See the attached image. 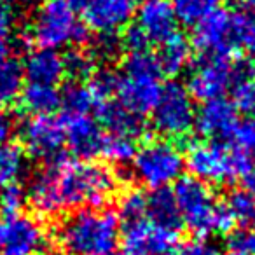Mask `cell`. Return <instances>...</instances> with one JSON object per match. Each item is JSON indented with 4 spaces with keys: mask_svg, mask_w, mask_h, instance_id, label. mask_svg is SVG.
Returning <instances> with one entry per match:
<instances>
[{
    "mask_svg": "<svg viewBox=\"0 0 255 255\" xmlns=\"http://www.w3.org/2000/svg\"><path fill=\"white\" fill-rule=\"evenodd\" d=\"M116 189L117 178L105 164L58 157L30 178L26 199L37 215L54 217L70 210L103 208Z\"/></svg>",
    "mask_w": 255,
    "mask_h": 255,
    "instance_id": "obj_1",
    "label": "cell"
},
{
    "mask_svg": "<svg viewBox=\"0 0 255 255\" xmlns=\"http://www.w3.org/2000/svg\"><path fill=\"white\" fill-rule=\"evenodd\" d=\"M119 217L107 208H82L56 227V243L65 255L112 252L119 240Z\"/></svg>",
    "mask_w": 255,
    "mask_h": 255,
    "instance_id": "obj_2",
    "label": "cell"
},
{
    "mask_svg": "<svg viewBox=\"0 0 255 255\" xmlns=\"http://www.w3.org/2000/svg\"><path fill=\"white\" fill-rule=\"evenodd\" d=\"M28 39L39 49L58 51L81 46L89 39L88 28L81 25L67 0H46L32 16Z\"/></svg>",
    "mask_w": 255,
    "mask_h": 255,
    "instance_id": "obj_3",
    "label": "cell"
},
{
    "mask_svg": "<svg viewBox=\"0 0 255 255\" xmlns=\"http://www.w3.org/2000/svg\"><path fill=\"white\" fill-rule=\"evenodd\" d=\"M252 21L240 9H215L196 25L192 44L206 58H229L243 46Z\"/></svg>",
    "mask_w": 255,
    "mask_h": 255,
    "instance_id": "obj_4",
    "label": "cell"
},
{
    "mask_svg": "<svg viewBox=\"0 0 255 255\" xmlns=\"http://www.w3.org/2000/svg\"><path fill=\"white\" fill-rule=\"evenodd\" d=\"M185 166L203 184L229 185L247 173L250 159L234 147L220 142H198L189 147Z\"/></svg>",
    "mask_w": 255,
    "mask_h": 255,
    "instance_id": "obj_5",
    "label": "cell"
},
{
    "mask_svg": "<svg viewBox=\"0 0 255 255\" xmlns=\"http://www.w3.org/2000/svg\"><path fill=\"white\" fill-rule=\"evenodd\" d=\"M185 159L180 149L170 140H152L135 152L131 173L145 187L164 189L182 178Z\"/></svg>",
    "mask_w": 255,
    "mask_h": 255,
    "instance_id": "obj_6",
    "label": "cell"
},
{
    "mask_svg": "<svg viewBox=\"0 0 255 255\" xmlns=\"http://www.w3.org/2000/svg\"><path fill=\"white\" fill-rule=\"evenodd\" d=\"M173 196L182 224L192 234L198 238L215 234L219 201L208 185L194 177H182L175 182Z\"/></svg>",
    "mask_w": 255,
    "mask_h": 255,
    "instance_id": "obj_7",
    "label": "cell"
},
{
    "mask_svg": "<svg viewBox=\"0 0 255 255\" xmlns=\"http://www.w3.org/2000/svg\"><path fill=\"white\" fill-rule=\"evenodd\" d=\"M196 121L194 100L180 82H168L152 110V124L159 135L182 140L192 131Z\"/></svg>",
    "mask_w": 255,
    "mask_h": 255,
    "instance_id": "obj_8",
    "label": "cell"
},
{
    "mask_svg": "<svg viewBox=\"0 0 255 255\" xmlns=\"http://www.w3.org/2000/svg\"><path fill=\"white\" fill-rule=\"evenodd\" d=\"M47 245V233L35 217L18 213L0 222L2 255H39Z\"/></svg>",
    "mask_w": 255,
    "mask_h": 255,
    "instance_id": "obj_9",
    "label": "cell"
},
{
    "mask_svg": "<svg viewBox=\"0 0 255 255\" xmlns=\"http://www.w3.org/2000/svg\"><path fill=\"white\" fill-rule=\"evenodd\" d=\"M178 231L157 226L149 219L128 222L123 227V255H173Z\"/></svg>",
    "mask_w": 255,
    "mask_h": 255,
    "instance_id": "obj_10",
    "label": "cell"
},
{
    "mask_svg": "<svg viewBox=\"0 0 255 255\" xmlns=\"http://www.w3.org/2000/svg\"><path fill=\"white\" fill-rule=\"evenodd\" d=\"M21 140L30 156L51 163L65 145V124L54 116H32L23 124Z\"/></svg>",
    "mask_w": 255,
    "mask_h": 255,
    "instance_id": "obj_11",
    "label": "cell"
},
{
    "mask_svg": "<svg viewBox=\"0 0 255 255\" xmlns=\"http://www.w3.org/2000/svg\"><path fill=\"white\" fill-rule=\"evenodd\" d=\"M233 86V65L227 58H206L191 72L187 81V91L192 100L210 102L222 98V95Z\"/></svg>",
    "mask_w": 255,
    "mask_h": 255,
    "instance_id": "obj_12",
    "label": "cell"
},
{
    "mask_svg": "<svg viewBox=\"0 0 255 255\" xmlns=\"http://www.w3.org/2000/svg\"><path fill=\"white\" fill-rule=\"evenodd\" d=\"M138 0H93L86 7V25L98 35H117L136 14Z\"/></svg>",
    "mask_w": 255,
    "mask_h": 255,
    "instance_id": "obj_13",
    "label": "cell"
},
{
    "mask_svg": "<svg viewBox=\"0 0 255 255\" xmlns=\"http://www.w3.org/2000/svg\"><path fill=\"white\" fill-rule=\"evenodd\" d=\"M135 16L147 42L163 44L177 33L178 19L171 0H140Z\"/></svg>",
    "mask_w": 255,
    "mask_h": 255,
    "instance_id": "obj_14",
    "label": "cell"
},
{
    "mask_svg": "<svg viewBox=\"0 0 255 255\" xmlns=\"http://www.w3.org/2000/svg\"><path fill=\"white\" fill-rule=\"evenodd\" d=\"M159 77L152 75H124L117 84V100L126 110L135 116H145L152 112L161 96Z\"/></svg>",
    "mask_w": 255,
    "mask_h": 255,
    "instance_id": "obj_15",
    "label": "cell"
},
{
    "mask_svg": "<svg viewBox=\"0 0 255 255\" xmlns=\"http://www.w3.org/2000/svg\"><path fill=\"white\" fill-rule=\"evenodd\" d=\"M65 124V143L68 149L81 157V161H91L102 156L105 133L102 131L98 121L86 116H70L63 119Z\"/></svg>",
    "mask_w": 255,
    "mask_h": 255,
    "instance_id": "obj_16",
    "label": "cell"
},
{
    "mask_svg": "<svg viewBox=\"0 0 255 255\" xmlns=\"http://www.w3.org/2000/svg\"><path fill=\"white\" fill-rule=\"evenodd\" d=\"M236 124L238 112L234 110L233 103L224 98L205 102L196 112L194 126L206 138H231Z\"/></svg>",
    "mask_w": 255,
    "mask_h": 255,
    "instance_id": "obj_17",
    "label": "cell"
},
{
    "mask_svg": "<svg viewBox=\"0 0 255 255\" xmlns=\"http://www.w3.org/2000/svg\"><path fill=\"white\" fill-rule=\"evenodd\" d=\"M23 74L28 79V84L53 86L65 77L63 56L58 51L51 49H35L26 56L23 65Z\"/></svg>",
    "mask_w": 255,
    "mask_h": 255,
    "instance_id": "obj_18",
    "label": "cell"
},
{
    "mask_svg": "<svg viewBox=\"0 0 255 255\" xmlns=\"http://www.w3.org/2000/svg\"><path fill=\"white\" fill-rule=\"evenodd\" d=\"M96 117L110 131V135L124 136V138L136 140L145 133V124L142 117L135 116L129 110H126L119 102H105L95 107Z\"/></svg>",
    "mask_w": 255,
    "mask_h": 255,
    "instance_id": "obj_19",
    "label": "cell"
},
{
    "mask_svg": "<svg viewBox=\"0 0 255 255\" xmlns=\"http://www.w3.org/2000/svg\"><path fill=\"white\" fill-rule=\"evenodd\" d=\"M191 56H192L191 42L182 33L177 32L175 35H171L170 39L161 44L156 60L157 65H159L161 74L175 77V75L182 74L185 70V67L191 61Z\"/></svg>",
    "mask_w": 255,
    "mask_h": 255,
    "instance_id": "obj_20",
    "label": "cell"
},
{
    "mask_svg": "<svg viewBox=\"0 0 255 255\" xmlns=\"http://www.w3.org/2000/svg\"><path fill=\"white\" fill-rule=\"evenodd\" d=\"M147 219L168 229H180V212H178L173 191H170L168 187L156 189L147 196Z\"/></svg>",
    "mask_w": 255,
    "mask_h": 255,
    "instance_id": "obj_21",
    "label": "cell"
},
{
    "mask_svg": "<svg viewBox=\"0 0 255 255\" xmlns=\"http://www.w3.org/2000/svg\"><path fill=\"white\" fill-rule=\"evenodd\" d=\"M19 107L32 116H51L54 110L60 109V91L53 86H23Z\"/></svg>",
    "mask_w": 255,
    "mask_h": 255,
    "instance_id": "obj_22",
    "label": "cell"
},
{
    "mask_svg": "<svg viewBox=\"0 0 255 255\" xmlns=\"http://www.w3.org/2000/svg\"><path fill=\"white\" fill-rule=\"evenodd\" d=\"M26 171V156L16 143L0 145V187L18 184Z\"/></svg>",
    "mask_w": 255,
    "mask_h": 255,
    "instance_id": "obj_23",
    "label": "cell"
},
{
    "mask_svg": "<svg viewBox=\"0 0 255 255\" xmlns=\"http://www.w3.org/2000/svg\"><path fill=\"white\" fill-rule=\"evenodd\" d=\"M23 67L16 60H2L0 61V107L9 105L19 98L23 89Z\"/></svg>",
    "mask_w": 255,
    "mask_h": 255,
    "instance_id": "obj_24",
    "label": "cell"
},
{
    "mask_svg": "<svg viewBox=\"0 0 255 255\" xmlns=\"http://www.w3.org/2000/svg\"><path fill=\"white\" fill-rule=\"evenodd\" d=\"M234 224L245 231L255 229V198L243 189H238L229 194L226 201Z\"/></svg>",
    "mask_w": 255,
    "mask_h": 255,
    "instance_id": "obj_25",
    "label": "cell"
},
{
    "mask_svg": "<svg viewBox=\"0 0 255 255\" xmlns=\"http://www.w3.org/2000/svg\"><path fill=\"white\" fill-rule=\"evenodd\" d=\"M219 0H171L178 23L196 26L217 9Z\"/></svg>",
    "mask_w": 255,
    "mask_h": 255,
    "instance_id": "obj_26",
    "label": "cell"
},
{
    "mask_svg": "<svg viewBox=\"0 0 255 255\" xmlns=\"http://www.w3.org/2000/svg\"><path fill=\"white\" fill-rule=\"evenodd\" d=\"M60 107L63 109L65 117L86 116L93 109V100L88 88L79 82H70L60 93Z\"/></svg>",
    "mask_w": 255,
    "mask_h": 255,
    "instance_id": "obj_27",
    "label": "cell"
},
{
    "mask_svg": "<svg viewBox=\"0 0 255 255\" xmlns=\"http://www.w3.org/2000/svg\"><path fill=\"white\" fill-rule=\"evenodd\" d=\"M233 107L236 112L248 117L255 116V75L254 77H238L233 81L231 89Z\"/></svg>",
    "mask_w": 255,
    "mask_h": 255,
    "instance_id": "obj_28",
    "label": "cell"
},
{
    "mask_svg": "<svg viewBox=\"0 0 255 255\" xmlns=\"http://www.w3.org/2000/svg\"><path fill=\"white\" fill-rule=\"evenodd\" d=\"M117 84H119V77L114 74L112 70H100L89 77L88 91L93 100V109L100 103L110 102L112 96L117 93Z\"/></svg>",
    "mask_w": 255,
    "mask_h": 255,
    "instance_id": "obj_29",
    "label": "cell"
},
{
    "mask_svg": "<svg viewBox=\"0 0 255 255\" xmlns=\"http://www.w3.org/2000/svg\"><path fill=\"white\" fill-rule=\"evenodd\" d=\"M135 140L124 138V136L117 135H105L102 147V156L109 159L110 163L116 164H126L133 161L135 157Z\"/></svg>",
    "mask_w": 255,
    "mask_h": 255,
    "instance_id": "obj_30",
    "label": "cell"
},
{
    "mask_svg": "<svg viewBox=\"0 0 255 255\" xmlns=\"http://www.w3.org/2000/svg\"><path fill=\"white\" fill-rule=\"evenodd\" d=\"M65 63V75L72 77L75 82L82 79H89L95 74L96 60L91 53L84 51H70L67 56H63Z\"/></svg>",
    "mask_w": 255,
    "mask_h": 255,
    "instance_id": "obj_31",
    "label": "cell"
},
{
    "mask_svg": "<svg viewBox=\"0 0 255 255\" xmlns=\"http://www.w3.org/2000/svg\"><path fill=\"white\" fill-rule=\"evenodd\" d=\"M124 75H152V77H161V70L157 60L149 51H136L129 53L124 58L123 63Z\"/></svg>",
    "mask_w": 255,
    "mask_h": 255,
    "instance_id": "obj_32",
    "label": "cell"
},
{
    "mask_svg": "<svg viewBox=\"0 0 255 255\" xmlns=\"http://www.w3.org/2000/svg\"><path fill=\"white\" fill-rule=\"evenodd\" d=\"M119 217L124 224L147 219V196L138 189L128 191L119 201Z\"/></svg>",
    "mask_w": 255,
    "mask_h": 255,
    "instance_id": "obj_33",
    "label": "cell"
},
{
    "mask_svg": "<svg viewBox=\"0 0 255 255\" xmlns=\"http://www.w3.org/2000/svg\"><path fill=\"white\" fill-rule=\"evenodd\" d=\"M231 138L234 142V149L245 154L248 159L255 157V116L238 121Z\"/></svg>",
    "mask_w": 255,
    "mask_h": 255,
    "instance_id": "obj_34",
    "label": "cell"
},
{
    "mask_svg": "<svg viewBox=\"0 0 255 255\" xmlns=\"http://www.w3.org/2000/svg\"><path fill=\"white\" fill-rule=\"evenodd\" d=\"M26 201V192L18 184L7 185L0 192V210L7 213V217L18 215Z\"/></svg>",
    "mask_w": 255,
    "mask_h": 255,
    "instance_id": "obj_35",
    "label": "cell"
},
{
    "mask_svg": "<svg viewBox=\"0 0 255 255\" xmlns=\"http://www.w3.org/2000/svg\"><path fill=\"white\" fill-rule=\"evenodd\" d=\"M16 18L14 12L9 9V5L0 2V61L7 60L9 54V39L14 33Z\"/></svg>",
    "mask_w": 255,
    "mask_h": 255,
    "instance_id": "obj_36",
    "label": "cell"
},
{
    "mask_svg": "<svg viewBox=\"0 0 255 255\" xmlns=\"http://www.w3.org/2000/svg\"><path fill=\"white\" fill-rule=\"evenodd\" d=\"M173 255H220V250L215 243L205 238H192L177 245Z\"/></svg>",
    "mask_w": 255,
    "mask_h": 255,
    "instance_id": "obj_37",
    "label": "cell"
},
{
    "mask_svg": "<svg viewBox=\"0 0 255 255\" xmlns=\"http://www.w3.org/2000/svg\"><path fill=\"white\" fill-rule=\"evenodd\" d=\"M123 44L117 35H98V40L95 42V53H91L96 58H103V60H110L121 51Z\"/></svg>",
    "mask_w": 255,
    "mask_h": 255,
    "instance_id": "obj_38",
    "label": "cell"
},
{
    "mask_svg": "<svg viewBox=\"0 0 255 255\" xmlns=\"http://www.w3.org/2000/svg\"><path fill=\"white\" fill-rule=\"evenodd\" d=\"M123 47H126L129 53H136V51H147V39L138 26H131L124 32V37L121 39Z\"/></svg>",
    "mask_w": 255,
    "mask_h": 255,
    "instance_id": "obj_39",
    "label": "cell"
},
{
    "mask_svg": "<svg viewBox=\"0 0 255 255\" xmlns=\"http://www.w3.org/2000/svg\"><path fill=\"white\" fill-rule=\"evenodd\" d=\"M12 121L4 110L0 109V145L9 143V138L12 135Z\"/></svg>",
    "mask_w": 255,
    "mask_h": 255,
    "instance_id": "obj_40",
    "label": "cell"
},
{
    "mask_svg": "<svg viewBox=\"0 0 255 255\" xmlns=\"http://www.w3.org/2000/svg\"><path fill=\"white\" fill-rule=\"evenodd\" d=\"M243 182H245V191L255 198V164H252L247 170V173L243 175Z\"/></svg>",
    "mask_w": 255,
    "mask_h": 255,
    "instance_id": "obj_41",
    "label": "cell"
},
{
    "mask_svg": "<svg viewBox=\"0 0 255 255\" xmlns=\"http://www.w3.org/2000/svg\"><path fill=\"white\" fill-rule=\"evenodd\" d=\"M243 46L250 51V54H254V56H255V21H252L250 30H248L247 37H245Z\"/></svg>",
    "mask_w": 255,
    "mask_h": 255,
    "instance_id": "obj_42",
    "label": "cell"
},
{
    "mask_svg": "<svg viewBox=\"0 0 255 255\" xmlns=\"http://www.w3.org/2000/svg\"><path fill=\"white\" fill-rule=\"evenodd\" d=\"M93 0H67V4L70 5L74 11H86L89 4H91Z\"/></svg>",
    "mask_w": 255,
    "mask_h": 255,
    "instance_id": "obj_43",
    "label": "cell"
},
{
    "mask_svg": "<svg viewBox=\"0 0 255 255\" xmlns=\"http://www.w3.org/2000/svg\"><path fill=\"white\" fill-rule=\"evenodd\" d=\"M220 255H248V254H245V252H241V250H238V248H233V247H229L227 248L224 254H220Z\"/></svg>",
    "mask_w": 255,
    "mask_h": 255,
    "instance_id": "obj_44",
    "label": "cell"
},
{
    "mask_svg": "<svg viewBox=\"0 0 255 255\" xmlns=\"http://www.w3.org/2000/svg\"><path fill=\"white\" fill-rule=\"evenodd\" d=\"M2 4H23V2H28V0H0Z\"/></svg>",
    "mask_w": 255,
    "mask_h": 255,
    "instance_id": "obj_45",
    "label": "cell"
},
{
    "mask_svg": "<svg viewBox=\"0 0 255 255\" xmlns=\"http://www.w3.org/2000/svg\"><path fill=\"white\" fill-rule=\"evenodd\" d=\"M245 4H247L250 9H255V0H245Z\"/></svg>",
    "mask_w": 255,
    "mask_h": 255,
    "instance_id": "obj_46",
    "label": "cell"
},
{
    "mask_svg": "<svg viewBox=\"0 0 255 255\" xmlns=\"http://www.w3.org/2000/svg\"><path fill=\"white\" fill-rule=\"evenodd\" d=\"M96 255H123V254H117V252H105V254H96Z\"/></svg>",
    "mask_w": 255,
    "mask_h": 255,
    "instance_id": "obj_47",
    "label": "cell"
},
{
    "mask_svg": "<svg viewBox=\"0 0 255 255\" xmlns=\"http://www.w3.org/2000/svg\"><path fill=\"white\" fill-rule=\"evenodd\" d=\"M0 255H2V252H0Z\"/></svg>",
    "mask_w": 255,
    "mask_h": 255,
    "instance_id": "obj_48",
    "label": "cell"
}]
</instances>
